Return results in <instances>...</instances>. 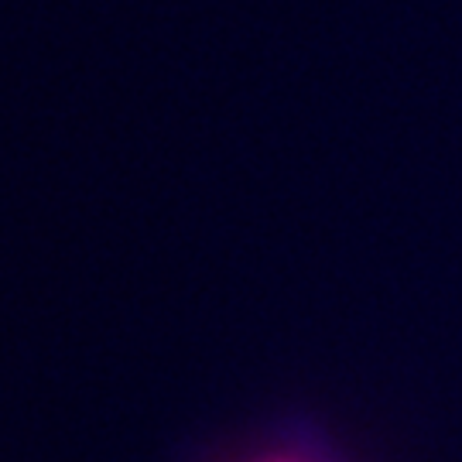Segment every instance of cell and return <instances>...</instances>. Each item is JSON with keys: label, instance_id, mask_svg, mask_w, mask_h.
Wrapping results in <instances>:
<instances>
[]
</instances>
